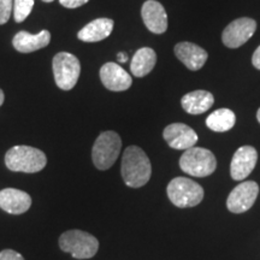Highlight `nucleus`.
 Returning <instances> with one entry per match:
<instances>
[{"mask_svg":"<svg viewBox=\"0 0 260 260\" xmlns=\"http://www.w3.org/2000/svg\"><path fill=\"white\" fill-rule=\"evenodd\" d=\"M121 172L128 187L145 186L152 175V165L147 154L138 146H129L123 153Z\"/></svg>","mask_w":260,"mask_h":260,"instance_id":"nucleus-1","label":"nucleus"},{"mask_svg":"<svg viewBox=\"0 0 260 260\" xmlns=\"http://www.w3.org/2000/svg\"><path fill=\"white\" fill-rule=\"evenodd\" d=\"M5 164L11 171L34 174L46 167L47 158L41 149L30 146H15L6 152Z\"/></svg>","mask_w":260,"mask_h":260,"instance_id":"nucleus-2","label":"nucleus"},{"mask_svg":"<svg viewBox=\"0 0 260 260\" xmlns=\"http://www.w3.org/2000/svg\"><path fill=\"white\" fill-rule=\"evenodd\" d=\"M59 247L75 259H89L96 254L99 241L96 237L82 230H68L59 237Z\"/></svg>","mask_w":260,"mask_h":260,"instance_id":"nucleus-3","label":"nucleus"},{"mask_svg":"<svg viewBox=\"0 0 260 260\" xmlns=\"http://www.w3.org/2000/svg\"><path fill=\"white\" fill-rule=\"evenodd\" d=\"M168 197L175 206L181 209L199 205L204 199V189L199 183L186 177H176L168 184Z\"/></svg>","mask_w":260,"mask_h":260,"instance_id":"nucleus-4","label":"nucleus"},{"mask_svg":"<svg viewBox=\"0 0 260 260\" xmlns=\"http://www.w3.org/2000/svg\"><path fill=\"white\" fill-rule=\"evenodd\" d=\"M180 168L184 174L194 177H206L217 168L216 157L212 152L203 147L186 149L180 159Z\"/></svg>","mask_w":260,"mask_h":260,"instance_id":"nucleus-5","label":"nucleus"},{"mask_svg":"<svg viewBox=\"0 0 260 260\" xmlns=\"http://www.w3.org/2000/svg\"><path fill=\"white\" fill-rule=\"evenodd\" d=\"M122 140L115 132H104L93 145L92 159L99 170H107L115 164L121 153Z\"/></svg>","mask_w":260,"mask_h":260,"instance_id":"nucleus-6","label":"nucleus"},{"mask_svg":"<svg viewBox=\"0 0 260 260\" xmlns=\"http://www.w3.org/2000/svg\"><path fill=\"white\" fill-rule=\"evenodd\" d=\"M53 75L56 84L63 90H70L79 81L81 65L74 54L60 52L53 58Z\"/></svg>","mask_w":260,"mask_h":260,"instance_id":"nucleus-7","label":"nucleus"},{"mask_svg":"<svg viewBox=\"0 0 260 260\" xmlns=\"http://www.w3.org/2000/svg\"><path fill=\"white\" fill-rule=\"evenodd\" d=\"M259 194V186L254 181H247L232 190L226 200L228 210L233 213H243L254 205Z\"/></svg>","mask_w":260,"mask_h":260,"instance_id":"nucleus-8","label":"nucleus"},{"mask_svg":"<svg viewBox=\"0 0 260 260\" xmlns=\"http://www.w3.org/2000/svg\"><path fill=\"white\" fill-rule=\"evenodd\" d=\"M256 30V22L248 17L237 18L228 24L222 34V41L226 47H241L253 37Z\"/></svg>","mask_w":260,"mask_h":260,"instance_id":"nucleus-9","label":"nucleus"},{"mask_svg":"<svg viewBox=\"0 0 260 260\" xmlns=\"http://www.w3.org/2000/svg\"><path fill=\"white\" fill-rule=\"evenodd\" d=\"M258 153L252 146H242L234 154L230 164V174L233 180L242 181L254 170Z\"/></svg>","mask_w":260,"mask_h":260,"instance_id":"nucleus-10","label":"nucleus"},{"mask_svg":"<svg viewBox=\"0 0 260 260\" xmlns=\"http://www.w3.org/2000/svg\"><path fill=\"white\" fill-rule=\"evenodd\" d=\"M162 136L171 148L182 151L194 147L198 142L197 133L183 123H172L168 125L162 132Z\"/></svg>","mask_w":260,"mask_h":260,"instance_id":"nucleus-11","label":"nucleus"},{"mask_svg":"<svg viewBox=\"0 0 260 260\" xmlns=\"http://www.w3.org/2000/svg\"><path fill=\"white\" fill-rule=\"evenodd\" d=\"M100 80L104 86L112 92H123L130 88L132 76L116 63H106L100 69Z\"/></svg>","mask_w":260,"mask_h":260,"instance_id":"nucleus-12","label":"nucleus"},{"mask_svg":"<svg viewBox=\"0 0 260 260\" xmlns=\"http://www.w3.org/2000/svg\"><path fill=\"white\" fill-rule=\"evenodd\" d=\"M144 23L149 31L162 34L168 29V15L164 6L155 0H147L141 9Z\"/></svg>","mask_w":260,"mask_h":260,"instance_id":"nucleus-13","label":"nucleus"},{"mask_svg":"<svg viewBox=\"0 0 260 260\" xmlns=\"http://www.w3.org/2000/svg\"><path fill=\"white\" fill-rule=\"evenodd\" d=\"M31 198L28 193L16 188L0 190V209L11 214H22L30 209Z\"/></svg>","mask_w":260,"mask_h":260,"instance_id":"nucleus-14","label":"nucleus"},{"mask_svg":"<svg viewBox=\"0 0 260 260\" xmlns=\"http://www.w3.org/2000/svg\"><path fill=\"white\" fill-rule=\"evenodd\" d=\"M175 54L189 70L197 71L204 67L207 60V52L203 47L191 42H180L175 46Z\"/></svg>","mask_w":260,"mask_h":260,"instance_id":"nucleus-15","label":"nucleus"},{"mask_svg":"<svg viewBox=\"0 0 260 260\" xmlns=\"http://www.w3.org/2000/svg\"><path fill=\"white\" fill-rule=\"evenodd\" d=\"M50 41L51 34L48 30H41L35 35L28 31H19L15 35L12 45L21 53H31V52L46 47Z\"/></svg>","mask_w":260,"mask_h":260,"instance_id":"nucleus-16","label":"nucleus"},{"mask_svg":"<svg viewBox=\"0 0 260 260\" xmlns=\"http://www.w3.org/2000/svg\"><path fill=\"white\" fill-rule=\"evenodd\" d=\"M112 19L110 18H98L90 22L86 27L81 29L77 34V38L84 42H98L109 38L113 30Z\"/></svg>","mask_w":260,"mask_h":260,"instance_id":"nucleus-17","label":"nucleus"},{"mask_svg":"<svg viewBox=\"0 0 260 260\" xmlns=\"http://www.w3.org/2000/svg\"><path fill=\"white\" fill-rule=\"evenodd\" d=\"M182 107L189 115H201L212 107L214 98L206 90H194L182 98Z\"/></svg>","mask_w":260,"mask_h":260,"instance_id":"nucleus-18","label":"nucleus"},{"mask_svg":"<svg viewBox=\"0 0 260 260\" xmlns=\"http://www.w3.org/2000/svg\"><path fill=\"white\" fill-rule=\"evenodd\" d=\"M157 63V54L149 47H142L135 52L130 64V71L136 77H144L153 70Z\"/></svg>","mask_w":260,"mask_h":260,"instance_id":"nucleus-19","label":"nucleus"},{"mask_svg":"<svg viewBox=\"0 0 260 260\" xmlns=\"http://www.w3.org/2000/svg\"><path fill=\"white\" fill-rule=\"evenodd\" d=\"M236 117L232 110L218 109L206 118V125L216 133L228 132L235 125Z\"/></svg>","mask_w":260,"mask_h":260,"instance_id":"nucleus-20","label":"nucleus"},{"mask_svg":"<svg viewBox=\"0 0 260 260\" xmlns=\"http://www.w3.org/2000/svg\"><path fill=\"white\" fill-rule=\"evenodd\" d=\"M34 8V0H14V17L17 23L23 22Z\"/></svg>","mask_w":260,"mask_h":260,"instance_id":"nucleus-21","label":"nucleus"},{"mask_svg":"<svg viewBox=\"0 0 260 260\" xmlns=\"http://www.w3.org/2000/svg\"><path fill=\"white\" fill-rule=\"evenodd\" d=\"M14 11V0H0V24H5Z\"/></svg>","mask_w":260,"mask_h":260,"instance_id":"nucleus-22","label":"nucleus"},{"mask_svg":"<svg viewBox=\"0 0 260 260\" xmlns=\"http://www.w3.org/2000/svg\"><path fill=\"white\" fill-rule=\"evenodd\" d=\"M0 260H24V258L14 249H4L0 252Z\"/></svg>","mask_w":260,"mask_h":260,"instance_id":"nucleus-23","label":"nucleus"},{"mask_svg":"<svg viewBox=\"0 0 260 260\" xmlns=\"http://www.w3.org/2000/svg\"><path fill=\"white\" fill-rule=\"evenodd\" d=\"M89 0H59L60 5H63L67 9H76L84 4H87Z\"/></svg>","mask_w":260,"mask_h":260,"instance_id":"nucleus-24","label":"nucleus"},{"mask_svg":"<svg viewBox=\"0 0 260 260\" xmlns=\"http://www.w3.org/2000/svg\"><path fill=\"white\" fill-rule=\"evenodd\" d=\"M252 63L256 69L260 70V46L256 48L254 53H253V57H252Z\"/></svg>","mask_w":260,"mask_h":260,"instance_id":"nucleus-25","label":"nucleus"},{"mask_svg":"<svg viewBox=\"0 0 260 260\" xmlns=\"http://www.w3.org/2000/svg\"><path fill=\"white\" fill-rule=\"evenodd\" d=\"M117 59H118L119 63H125V61H128V54L124 53V52H119L117 54Z\"/></svg>","mask_w":260,"mask_h":260,"instance_id":"nucleus-26","label":"nucleus"},{"mask_svg":"<svg viewBox=\"0 0 260 260\" xmlns=\"http://www.w3.org/2000/svg\"><path fill=\"white\" fill-rule=\"evenodd\" d=\"M4 92H3L2 89H0V106L3 105V103H4Z\"/></svg>","mask_w":260,"mask_h":260,"instance_id":"nucleus-27","label":"nucleus"},{"mask_svg":"<svg viewBox=\"0 0 260 260\" xmlns=\"http://www.w3.org/2000/svg\"><path fill=\"white\" fill-rule=\"evenodd\" d=\"M256 118H258V122L260 123V109L258 110V112H256Z\"/></svg>","mask_w":260,"mask_h":260,"instance_id":"nucleus-28","label":"nucleus"},{"mask_svg":"<svg viewBox=\"0 0 260 260\" xmlns=\"http://www.w3.org/2000/svg\"><path fill=\"white\" fill-rule=\"evenodd\" d=\"M42 2H45V3H51V2H53V0H42Z\"/></svg>","mask_w":260,"mask_h":260,"instance_id":"nucleus-29","label":"nucleus"}]
</instances>
